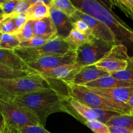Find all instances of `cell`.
I'll list each match as a JSON object with an SVG mask.
<instances>
[{
  "mask_svg": "<svg viewBox=\"0 0 133 133\" xmlns=\"http://www.w3.org/2000/svg\"><path fill=\"white\" fill-rule=\"evenodd\" d=\"M67 98L68 94H64L51 87L0 101L28 110L38 119L42 126L45 127L47 119L50 114L61 112L70 114Z\"/></svg>",
  "mask_w": 133,
  "mask_h": 133,
  "instance_id": "1",
  "label": "cell"
},
{
  "mask_svg": "<svg viewBox=\"0 0 133 133\" xmlns=\"http://www.w3.org/2000/svg\"><path fill=\"white\" fill-rule=\"evenodd\" d=\"M74 6L83 12L91 16L109 27L116 37L118 44L129 42L132 29L116 15L101 1L74 0Z\"/></svg>",
  "mask_w": 133,
  "mask_h": 133,
  "instance_id": "2",
  "label": "cell"
},
{
  "mask_svg": "<svg viewBox=\"0 0 133 133\" xmlns=\"http://www.w3.org/2000/svg\"><path fill=\"white\" fill-rule=\"evenodd\" d=\"M51 87L50 81L38 73L14 80L0 79V100L24 96Z\"/></svg>",
  "mask_w": 133,
  "mask_h": 133,
  "instance_id": "3",
  "label": "cell"
},
{
  "mask_svg": "<svg viewBox=\"0 0 133 133\" xmlns=\"http://www.w3.org/2000/svg\"><path fill=\"white\" fill-rule=\"evenodd\" d=\"M73 49L64 38L57 35L44 45L38 48H18L14 52L26 63H32L43 57L52 55H62Z\"/></svg>",
  "mask_w": 133,
  "mask_h": 133,
  "instance_id": "4",
  "label": "cell"
},
{
  "mask_svg": "<svg viewBox=\"0 0 133 133\" xmlns=\"http://www.w3.org/2000/svg\"><path fill=\"white\" fill-rule=\"evenodd\" d=\"M68 94L91 108L114 112L118 114H127L123 109L97 94L88 87L82 85L65 83Z\"/></svg>",
  "mask_w": 133,
  "mask_h": 133,
  "instance_id": "5",
  "label": "cell"
},
{
  "mask_svg": "<svg viewBox=\"0 0 133 133\" xmlns=\"http://www.w3.org/2000/svg\"><path fill=\"white\" fill-rule=\"evenodd\" d=\"M114 45L92 36L76 50V63L83 68L96 64L110 51Z\"/></svg>",
  "mask_w": 133,
  "mask_h": 133,
  "instance_id": "6",
  "label": "cell"
},
{
  "mask_svg": "<svg viewBox=\"0 0 133 133\" xmlns=\"http://www.w3.org/2000/svg\"><path fill=\"white\" fill-rule=\"evenodd\" d=\"M0 112L1 118L14 129L20 130L28 126L42 125L38 119L28 110L5 101H0Z\"/></svg>",
  "mask_w": 133,
  "mask_h": 133,
  "instance_id": "7",
  "label": "cell"
},
{
  "mask_svg": "<svg viewBox=\"0 0 133 133\" xmlns=\"http://www.w3.org/2000/svg\"><path fill=\"white\" fill-rule=\"evenodd\" d=\"M129 57L127 53V49L124 44H116L95 66L99 70L112 75L125 70L128 65Z\"/></svg>",
  "mask_w": 133,
  "mask_h": 133,
  "instance_id": "8",
  "label": "cell"
},
{
  "mask_svg": "<svg viewBox=\"0 0 133 133\" xmlns=\"http://www.w3.org/2000/svg\"><path fill=\"white\" fill-rule=\"evenodd\" d=\"M71 21L80 20L85 22L94 37L99 38L112 45L118 44L116 37L112 31L101 22L91 16L77 9L71 18Z\"/></svg>",
  "mask_w": 133,
  "mask_h": 133,
  "instance_id": "9",
  "label": "cell"
},
{
  "mask_svg": "<svg viewBox=\"0 0 133 133\" xmlns=\"http://www.w3.org/2000/svg\"><path fill=\"white\" fill-rule=\"evenodd\" d=\"M76 51L71 50L66 54L62 55H52L43 57L29 66L36 72L49 70L64 65H72L76 63Z\"/></svg>",
  "mask_w": 133,
  "mask_h": 133,
  "instance_id": "10",
  "label": "cell"
},
{
  "mask_svg": "<svg viewBox=\"0 0 133 133\" xmlns=\"http://www.w3.org/2000/svg\"><path fill=\"white\" fill-rule=\"evenodd\" d=\"M89 88L97 94L123 109L127 114H130L132 109L127 104L133 94V87H122L111 89Z\"/></svg>",
  "mask_w": 133,
  "mask_h": 133,
  "instance_id": "11",
  "label": "cell"
},
{
  "mask_svg": "<svg viewBox=\"0 0 133 133\" xmlns=\"http://www.w3.org/2000/svg\"><path fill=\"white\" fill-rule=\"evenodd\" d=\"M50 16L55 25L58 36L66 39L73 29L71 18L53 5L50 6Z\"/></svg>",
  "mask_w": 133,
  "mask_h": 133,
  "instance_id": "12",
  "label": "cell"
},
{
  "mask_svg": "<svg viewBox=\"0 0 133 133\" xmlns=\"http://www.w3.org/2000/svg\"><path fill=\"white\" fill-rule=\"evenodd\" d=\"M109 75L110 74H108L107 72H105L97 68L95 64L90 65L79 69V71L73 77L71 80L68 83H70L77 85H83Z\"/></svg>",
  "mask_w": 133,
  "mask_h": 133,
  "instance_id": "13",
  "label": "cell"
},
{
  "mask_svg": "<svg viewBox=\"0 0 133 133\" xmlns=\"http://www.w3.org/2000/svg\"><path fill=\"white\" fill-rule=\"evenodd\" d=\"M81 68L77 64L72 65H64L55 68L39 72L40 75L46 79L60 80L63 83H68L77 72Z\"/></svg>",
  "mask_w": 133,
  "mask_h": 133,
  "instance_id": "14",
  "label": "cell"
},
{
  "mask_svg": "<svg viewBox=\"0 0 133 133\" xmlns=\"http://www.w3.org/2000/svg\"><path fill=\"white\" fill-rule=\"evenodd\" d=\"M0 64L13 70L38 73L23 61L14 50L0 49Z\"/></svg>",
  "mask_w": 133,
  "mask_h": 133,
  "instance_id": "15",
  "label": "cell"
},
{
  "mask_svg": "<svg viewBox=\"0 0 133 133\" xmlns=\"http://www.w3.org/2000/svg\"><path fill=\"white\" fill-rule=\"evenodd\" d=\"M82 86L88 88L97 89H111V88H122V87H133V84L127 82L118 80L112 75H107L99 78L96 81L87 83Z\"/></svg>",
  "mask_w": 133,
  "mask_h": 133,
  "instance_id": "16",
  "label": "cell"
},
{
  "mask_svg": "<svg viewBox=\"0 0 133 133\" xmlns=\"http://www.w3.org/2000/svg\"><path fill=\"white\" fill-rule=\"evenodd\" d=\"M52 0H37L36 3L31 5L26 12L25 14L29 20H38L50 16V6Z\"/></svg>",
  "mask_w": 133,
  "mask_h": 133,
  "instance_id": "17",
  "label": "cell"
},
{
  "mask_svg": "<svg viewBox=\"0 0 133 133\" xmlns=\"http://www.w3.org/2000/svg\"><path fill=\"white\" fill-rule=\"evenodd\" d=\"M35 36L53 37L57 35L55 25L51 16L34 21Z\"/></svg>",
  "mask_w": 133,
  "mask_h": 133,
  "instance_id": "18",
  "label": "cell"
},
{
  "mask_svg": "<svg viewBox=\"0 0 133 133\" xmlns=\"http://www.w3.org/2000/svg\"><path fill=\"white\" fill-rule=\"evenodd\" d=\"M109 127H118L133 131V116L128 114L114 116L107 123Z\"/></svg>",
  "mask_w": 133,
  "mask_h": 133,
  "instance_id": "19",
  "label": "cell"
},
{
  "mask_svg": "<svg viewBox=\"0 0 133 133\" xmlns=\"http://www.w3.org/2000/svg\"><path fill=\"white\" fill-rule=\"evenodd\" d=\"M1 34H10L16 35L18 32L16 24L15 15L11 14L6 16H1L0 19Z\"/></svg>",
  "mask_w": 133,
  "mask_h": 133,
  "instance_id": "20",
  "label": "cell"
},
{
  "mask_svg": "<svg viewBox=\"0 0 133 133\" xmlns=\"http://www.w3.org/2000/svg\"><path fill=\"white\" fill-rule=\"evenodd\" d=\"M34 74L36 73L13 70L0 64V79L2 80H14L25 77Z\"/></svg>",
  "mask_w": 133,
  "mask_h": 133,
  "instance_id": "21",
  "label": "cell"
},
{
  "mask_svg": "<svg viewBox=\"0 0 133 133\" xmlns=\"http://www.w3.org/2000/svg\"><path fill=\"white\" fill-rule=\"evenodd\" d=\"M91 36H88L85 35H83L79 31L73 29L69 36L65 40L69 44L71 49L76 51L78 48L87 42Z\"/></svg>",
  "mask_w": 133,
  "mask_h": 133,
  "instance_id": "22",
  "label": "cell"
},
{
  "mask_svg": "<svg viewBox=\"0 0 133 133\" xmlns=\"http://www.w3.org/2000/svg\"><path fill=\"white\" fill-rule=\"evenodd\" d=\"M21 42L16 35L10 34H1L0 49L14 50L19 48Z\"/></svg>",
  "mask_w": 133,
  "mask_h": 133,
  "instance_id": "23",
  "label": "cell"
},
{
  "mask_svg": "<svg viewBox=\"0 0 133 133\" xmlns=\"http://www.w3.org/2000/svg\"><path fill=\"white\" fill-rule=\"evenodd\" d=\"M112 77L118 80L127 82L133 84V57H130L128 60V65L125 70L112 74Z\"/></svg>",
  "mask_w": 133,
  "mask_h": 133,
  "instance_id": "24",
  "label": "cell"
},
{
  "mask_svg": "<svg viewBox=\"0 0 133 133\" xmlns=\"http://www.w3.org/2000/svg\"><path fill=\"white\" fill-rule=\"evenodd\" d=\"M52 5L71 18L77 9L70 0H52Z\"/></svg>",
  "mask_w": 133,
  "mask_h": 133,
  "instance_id": "25",
  "label": "cell"
},
{
  "mask_svg": "<svg viewBox=\"0 0 133 133\" xmlns=\"http://www.w3.org/2000/svg\"><path fill=\"white\" fill-rule=\"evenodd\" d=\"M112 5L119 8L128 18L133 20V0H113Z\"/></svg>",
  "mask_w": 133,
  "mask_h": 133,
  "instance_id": "26",
  "label": "cell"
},
{
  "mask_svg": "<svg viewBox=\"0 0 133 133\" xmlns=\"http://www.w3.org/2000/svg\"><path fill=\"white\" fill-rule=\"evenodd\" d=\"M21 43L31 40L35 36L34 34V21L28 20L24 27L16 35Z\"/></svg>",
  "mask_w": 133,
  "mask_h": 133,
  "instance_id": "27",
  "label": "cell"
},
{
  "mask_svg": "<svg viewBox=\"0 0 133 133\" xmlns=\"http://www.w3.org/2000/svg\"><path fill=\"white\" fill-rule=\"evenodd\" d=\"M56 36L53 37H42V36H34L31 40H27V41L24 42L20 44L19 48H38V47L42 46L44 45L48 42L50 41L51 39L55 38Z\"/></svg>",
  "mask_w": 133,
  "mask_h": 133,
  "instance_id": "28",
  "label": "cell"
},
{
  "mask_svg": "<svg viewBox=\"0 0 133 133\" xmlns=\"http://www.w3.org/2000/svg\"><path fill=\"white\" fill-rule=\"evenodd\" d=\"M84 124L92 130L94 133H110L109 126L97 120L86 121Z\"/></svg>",
  "mask_w": 133,
  "mask_h": 133,
  "instance_id": "29",
  "label": "cell"
},
{
  "mask_svg": "<svg viewBox=\"0 0 133 133\" xmlns=\"http://www.w3.org/2000/svg\"><path fill=\"white\" fill-rule=\"evenodd\" d=\"M19 0H5L0 1L1 16H6L12 14Z\"/></svg>",
  "mask_w": 133,
  "mask_h": 133,
  "instance_id": "30",
  "label": "cell"
},
{
  "mask_svg": "<svg viewBox=\"0 0 133 133\" xmlns=\"http://www.w3.org/2000/svg\"><path fill=\"white\" fill-rule=\"evenodd\" d=\"M72 26L74 29L79 31L83 35H85L88 36H93L88 26L83 21L80 20V19L72 21Z\"/></svg>",
  "mask_w": 133,
  "mask_h": 133,
  "instance_id": "31",
  "label": "cell"
},
{
  "mask_svg": "<svg viewBox=\"0 0 133 133\" xmlns=\"http://www.w3.org/2000/svg\"><path fill=\"white\" fill-rule=\"evenodd\" d=\"M31 5V0H19L12 14H26Z\"/></svg>",
  "mask_w": 133,
  "mask_h": 133,
  "instance_id": "32",
  "label": "cell"
},
{
  "mask_svg": "<svg viewBox=\"0 0 133 133\" xmlns=\"http://www.w3.org/2000/svg\"><path fill=\"white\" fill-rule=\"evenodd\" d=\"M22 133H51L42 125L28 126L20 129Z\"/></svg>",
  "mask_w": 133,
  "mask_h": 133,
  "instance_id": "33",
  "label": "cell"
},
{
  "mask_svg": "<svg viewBox=\"0 0 133 133\" xmlns=\"http://www.w3.org/2000/svg\"><path fill=\"white\" fill-rule=\"evenodd\" d=\"M14 15H15L16 24L17 30H18L17 34H18L23 29L29 19L25 14H14Z\"/></svg>",
  "mask_w": 133,
  "mask_h": 133,
  "instance_id": "34",
  "label": "cell"
},
{
  "mask_svg": "<svg viewBox=\"0 0 133 133\" xmlns=\"http://www.w3.org/2000/svg\"><path fill=\"white\" fill-rule=\"evenodd\" d=\"M2 119V118H1ZM0 133H22L20 130L14 129L13 127L8 125L3 119H1V128H0Z\"/></svg>",
  "mask_w": 133,
  "mask_h": 133,
  "instance_id": "35",
  "label": "cell"
},
{
  "mask_svg": "<svg viewBox=\"0 0 133 133\" xmlns=\"http://www.w3.org/2000/svg\"><path fill=\"white\" fill-rule=\"evenodd\" d=\"M110 133H133V131L118 127H109Z\"/></svg>",
  "mask_w": 133,
  "mask_h": 133,
  "instance_id": "36",
  "label": "cell"
},
{
  "mask_svg": "<svg viewBox=\"0 0 133 133\" xmlns=\"http://www.w3.org/2000/svg\"><path fill=\"white\" fill-rule=\"evenodd\" d=\"M127 105H128V106L132 110L133 109V94H132V96H131V97H130Z\"/></svg>",
  "mask_w": 133,
  "mask_h": 133,
  "instance_id": "37",
  "label": "cell"
},
{
  "mask_svg": "<svg viewBox=\"0 0 133 133\" xmlns=\"http://www.w3.org/2000/svg\"><path fill=\"white\" fill-rule=\"evenodd\" d=\"M129 40L133 43V31L130 32V36H129Z\"/></svg>",
  "mask_w": 133,
  "mask_h": 133,
  "instance_id": "38",
  "label": "cell"
},
{
  "mask_svg": "<svg viewBox=\"0 0 133 133\" xmlns=\"http://www.w3.org/2000/svg\"><path fill=\"white\" fill-rule=\"evenodd\" d=\"M131 114V115L133 116V109H132V110H131V111L130 112V114Z\"/></svg>",
  "mask_w": 133,
  "mask_h": 133,
  "instance_id": "39",
  "label": "cell"
}]
</instances>
